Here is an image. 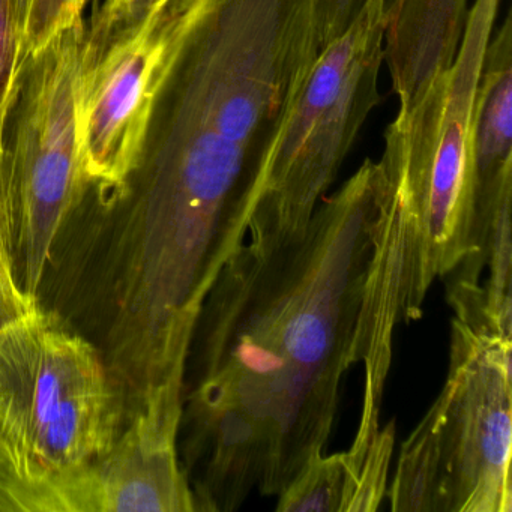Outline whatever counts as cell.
<instances>
[{
  "mask_svg": "<svg viewBox=\"0 0 512 512\" xmlns=\"http://www.w3.org/2000/svg\"><path fill=\"white\" fill-rule=\"evenodd\" d=\"M388 190L365 160L301 232L247 239L209 289L185 362L179 455L196 512L277 497L325 454L358 364Z\"/></svg>",
  "mask_w": 512,
  "mask_h": 512,
  "instance_id": "1",
  "label": "cell"
},
{
  "mask_svg": "<svg viewBox=\"0 0 512 512\" xmlns=\"http://www.w3.org/2000/svg\"><path fill=\"white\" fill-rule=\"evenodd\" d=\"M499 5L475 0L452 67L385 131L380 160L389 185L376 232V265L386 281L419 301L472 247L476 91Z\"/></svg>",
  "mask_w": 512,
  "mask_h": 512,
  "instance_id": "2",
  "label": "cell"
},
{
  "mask_svg": "<svg viewBox=\"0 0 512 512\" xmlns=\"http://www.w3.org/2000/svg\"><path fill=\"white\" fill-rule=\"evenodd\" d=\"M125 422L100 352L56 314L37 305L0 328V511L53 512Z\"/></svg>",
  "mask_w": 512,
  "mask_h": 512,
  "instance_id": "3",
  "label": "cell"
},
{
  "mask_svg": "<svg viewBox=\"0 0 512 512\" xmlns=\"http://www.w3.org/2000/svg\"><path fill=\"white\" fill-rule=\"evenodd\" d=\"M512 335L454 313L446 382L401 445L395 512H511Z\"/></svg>",
  "mask_w": 512,
  "mask_h": 512,
  "instance_id": "4",
  "label": "cell"
},
{
  "mask_svg": "<svg viewBox=\"0 0 512 512\" xmlns=\"http://www.w3.org/2000/svg\"><path fill=\"white\" fill-rule=\"evenodd\" d=\"M85 20L26 59L4 152L11 277L37 305L53 242L88 185L79 134Z\"/></svg>",
  "mask_w": 512,
  "mask_h": 512,
  "instance_id": "5",
  "label": "cell"
},
{
  "mask_svg": "<svg viewBox=\"0 0 512 512\" xmlns=\"http://www.w3.org/2000/svg\"><path fill=\"white\" fill-rule=\"evenodd\" d=\"M385 0H367L343 35L320 49L284 122L247 239L301 232L380 103Z\"/></svg>",
  "mask_w": 512,
  "mask_h": 512,
  "instance_id": "6",
  "label": "cell"
},
{
  "mask_svg": "<svg viewBox=\"0 0 512 512\" xmlns=\"http://www.w3.org/2000/svg\"><path fill=\"white\" fill-rule=\"evenodd\" d=\"M178 0L101 5L86 28L79 134L89 185L115 187L139 163L178 31Z\"/></svg>",
  "mask_w": 512,
  "mask_h": 512,
  "instance_id": "7",
  "label": "cell"
},
{
  "mask_svg": "<svg viewBox=\"0 0 512 512\" xmlns=\"http://www.w3.org/2000/svg\"><path fill=\"white\" fill-rule=\"evenodd\" d=\"M184 389L146 395L112 448L71 479L53 512H196L179 455Z\"/></svg>",
  "mask_w": 512,
  "mask_h": 512,
  "instance_id": "8",
  "label": "cell"
},
{
  "mask_svg": "<svg viewBox=\"0 0 512 512\" xmlns=\"http://www.w3.org/2000/svg\"><path fill=\"white\" fill-rule=\"evenodd\" d=\"M467 17V0H385L383 62L398 113L412 112L452 67Z\"/></svg>",
  "mask_w": 512,
  "mask_h": 512,
  "instance_id": "9",
  "label": "cell"
},
{
  "mask_svg": "<svg viewBox=\"0 0 512 512\" xmlns=\"http://www.w3.org/2000/svg\"><path fill=\"white\" fill-rule=\"evenodd\" d=\"M473 205L512 182V17L491 35L473 119Z\"/></svg>",
  "mask_w": 512,
  "mask_h": 512,
  "instance_id": "10",
  "label": "cell"
},
{
  "mask_svg": "<svg viewBox=\"0 0 512 512\" xmlns=\"http://www.w3.org/2000/svg\"><path fill=\"white\" fill-rule=\"evenodd\" d=\"M395 443V422L379 428H358L349 451L344 512L377 511L386 499Z\"/></svg>",
  "mask_w": 512,
  "mask_h": 512,
  "instance_id": "11",
  "label": "cell"
},
{
  "mask_svg": "<svg viewBox=\"0 0 512 512\" xmlns=\"http://www.w3.org/2000/svg\"><path fill=\"white\" fill-rule=\"evenodd\" d=\"M347 469L343 452L311 460L277 496V512H344Z\"/></svg>",
  "mask_w": 512,
  "mask_h": 512,
  "instance_id": "12",
  "label": "cell"
},
{
  "mask_svg": "<svg viewBox=\"0 0 512 512\" xmlns=\"http://www.w3.org/2000/svg\"><path fill=\"white\" fill-rule=\"evenodd\" d=\"M26 56L13 0H0V149L5 148L11 110L19 94Z\"/></svg>",
  "mask_w": 512,
  "mask_h": 512,
  "instance_id": "13",
  "label": "cell"
},
{
  "mask_svg": "<svg viewBox=\"0 0 512 512\" xmlns=\"http://www.w3.org/2000/svg\"><path fill=\"white\" fill-rule=\"evenodd\" d=\"M88 0H32L25 28L26 56L35 55L56 35L82 22Z\"/></svg>",
  "mask_w": 512,
  "mask_h": 512,
  "instance_id": "14",
  "label": "cell"
},
{
  "mask_svg": "<svg viewBox=\"0 0 512 512\" xmlns=\"http://www.w3.org/2000/svg\"><path fill=\"white\" fill-rule=\"evenodd\" d=\"M367 0H319L320 49L352 25Z\"/></svg>",
  "mask_w": 512,
  "mask_h": 512,
  "instance_id": "15",
  "label": "cell"
},
{
  "mask_svg": "<svg viewBox=\"0 0 512 512\" xmlns=\"http://www.w3.org/2000/svg\"><path fill=\"white\" fill-rule=\"evenodd\" d=\"M37 305L31 304L19 290L0 277V328L19 319Z\"/></svg>",
  "mask_w": 512,
  "mask_h": 512,
  "instance_id": "16",
  "label": "cell"
},
{
  "mask_svg": "<svg viewBox=\"0 0 512 512\" xmlns=\"http://www.w3.org/2000/svg\"><path fill=\"white\" fill-rule=\"evenodd\" d=\"M31 2L32 0H13L14 8H16L17 17H19L20 26H22L23 40H25V28L26 22H28L29 8H31Z\"/></svg>",
  "mask_w": 512,
  "mask_h": 512,
  "instance_id": "17",
  "label": "cell"
},
{
  "mask_svg": "<svg viewBox=\"0 0 512 512\" xmlns=\"http://www.w3.org/2000/svg\"><path fill=\"white\" fill-rule=\"evenodd\" d=\"M139 0H104V5H112V7H119V5H130Z\"/></svg>",
  "mask_w": 512,
  "mask_h": 512,
  "instance_id": "18",
  "label": "cell"
}]
</instances>
